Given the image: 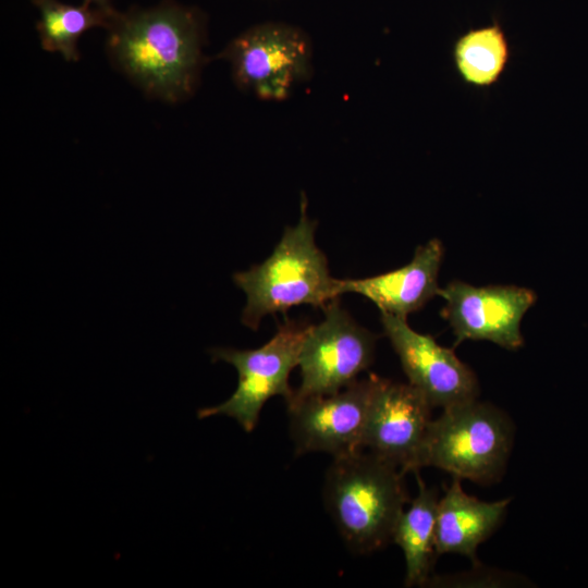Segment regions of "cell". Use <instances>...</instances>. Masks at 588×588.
Wrapping results in <instances>:
<instances>
[{
  "mask_svg": "<svg viewBox=\"0 0 588 588\" xmlns=\"http://www.w3.org/2000/svg\"><path fill=\"white\" fill-rule=\"evenodd\" d=\"M462 479L453 481L439 499L436 525V548L438 555L461 554L474 564L478 547L489 539L501 526L511 498L493 502L481 501L467 494Z\"/></svg>",
  "mask_w": 588,
  "mask_h": 588,
  "instance_id": "4fadbf2b",
  "label": "cell"
},
{
  "mask_svg": "<svg viewBox=\"0 0 588 588\" xmlns=\"http://www.w3.org/2000/svg\"><path fill=\"white\" fill-rule=\"evenodd\" d=\"M442 242L432 238L416 248L409 264L364 279L339 280V294L357 293L371 301L380 313L407 318L438 295V275L443 260Z\"/></svg>",
  "mask_w": 588,
  "mask_h": 588,
  "instance_id": "7c38bea8",
  "label": "cell"
},
{
  "mask_svg": "<svg viewBox=\"0 0 588 588\" xmlns=\"http://www.w3.org/2000/svg\"><path fill=\"white\" fill-rule=\"evenodd\" d=\"M453 54L463 81L483 88L497 83L504 72L510 58V46L500 24L494 22L460 36Z\"/></svg>",
  "mask_w": 588,
  "mask_h": 588,
  "instance_id": "2e32d148",
  "label": "cell"
},
{
  "mask_svg": "<svg viewBox=\"0 0 588 588\" xmlns=\"http://www.w3.org/2000/svg\"><path fill=\"white\" fill-rule=\"evenodd\" d=\"M380 320L408 383L417 388L432 407L445 408L478 399L477 377L453 348L441 346L429 334L416 332L405 318L381 313Z\"/></svg>",
  "mask_w": 588,
  "mask_h": 588,
  "instance_id": "8fae6325",
  "label": "cell"
},
{
  "mask_svg": "<svg viewBox=\"0 0 588 588\" xmlns=\"http://www.w3.org/2000/svg\"><path fill=\"white\" fill-rule=\"evenodd\" d=\"M234 77L265 99H283L309 74L310 46L304 34L281 24H264L226 48Z\"/></svg>",
  "mask_w": 588,
  "mask_h": 588,
  "instance_id": "ba28073f",
  "label": "cell"
},
{
  "mask_svg": "<svg viewBox=\"0 0 588 588\" xmlns=\"http://www.w3.org/2000/svg\"><path fill=\"white\" fill-rule=\"evenodd\" d=\"M108 29L111 59L145 93L172 102L193 90L200 60L195 12L172 3L117 12Z\"/></svg>",
  "mask_w": 588,
  "mask_h": 588,
  "instance_id": "6da1fadb",
  "label": "cell"
},
{
  "mask_svg": "<svg viewBox=\"0 0 588 588\" xmlns=\"http://www.w3.org/2000/svg\"><path fill=\"white\" fill-rule=\"evenodd\" d=\"M310 327L306 321L286 319L270 341L258 348H211L212 362H225L236 369L237 387L223 403L200 408L198 418L224 415L235 419L246 432H252L269 399L280 395L287 404L294 395L289 377L298 366Z\"/></svg>",
  "mask_w": 588,
  "mask_h": 588,
  "instance_id": "5b68a950",
  "label": "cell"
},
{
  "mask_svg": "<svg viewBox=\"0 0 588 588\" xmlns=\"http://www.w3.org/2000/svg\"><path fill=\"white\" fill-rule=\"evenodd\" d=\"M306 207L303 195L297 224L285 228L272 254L232 277L246 295L241 321L254 331L265 316L284 314L301 305L323 309L341 296L339 279L330 274L328 259L315 243L317 223L307 216Z\"/></svg>",
  "mask_w": 588,
  "mask_h": 588,
  "instance_id": "7a4b0ae2",
  "label": "cell"
},
{
  "mask_svg": "<svg viewBox=\"0 0 588 588\" xmlns=\"http://www.w3.org/2000/svg\"><path fill=\"white\" fill-rule=\"evenodd\" d=\"M432 408L414 385L376 376L364 450L393 464L403 474L419 471Z\"/></svg>",
  "mask_w": 588,
  "mask_h": 588,
  "instance_id": "9c48e42d",
  "label": "cell"
},
{
  "mask_svg": "<svg viewBox=\"0 0 588 588\" xmlns=\"http://www.w3.org/2000/svg\"><path fill=\"white\" fill-rule=\"evenodd\" d=\"M375 380L376 375H369L336 393L286 404L295 454L323 452L335 458L364 451Z\"/></svg>",
  "mask_w": 588,
  "mask_h": 588,
  "instance_id": "52a82bcc",
  "label": "cell"
},
{
  "mask_svg": "<svg viewBox=\"0 0 588 588\" xmlns=\"http://www.w3.org/2000/svg\"><path fill=\"white\" fill-rule=\"evenodd\" d=\"M438 295L446 302L441 316L453 329L455 344L490 341L510 351L524 345L520 321L537 299L534 291L515 285L477 287L453 281L439 289Z\"/></svg>",
  "mask_w": 588,
  "mask_h": 588,
  "instance_id": "30bf717a",
  "label": "cell"
},
{
  "mask_svg": "<svg viewBox=\"0 0 588 588\" xmlns=\"http://www.w3.org/2000/svg\"><path fill=\"white\" fill-rule=\"evenodd\" d=\"M404 476L396 466L365 450L333 458L326 474L323 501L351 551L366 554L392 541L395 524L411 501Z\"/></svg>",
  "mask_w": 588,
  "mask_h": 588,
  "instance_id": "3957f363",
  "label": "cell"
},
{
  "mask_svg": "<svg viewBox=\"0 0 588 588\" xmlns=\"http://www.w3.org/2000/svg\"><path fill=\"white\" fill-rule=\"evenodd\" d=\"M322 310L324 319L311 324L304 341L298 359L301 384L289 403L336 393L373 362L377 335L360 327L339 298Z\"/></svg>",
  "mask_w": 588,
  "mask_h": 588,
  "instance_id": "8992f818",
  "label": "cell"
},
{
  "mask_svg": "<svg viewBox=\"0 0 588 588\" xmlns=\"http://www.w3.org/2000/svg\"><path fill=\"white\" fill-rule=\"evenodd\" d=\"M514 440L507 414L478 399L443 408L432 419L420 466H432L460 479L490 483L505 469Z\"/></svg>",
  "mask_w": 588,
  "mask_h": 588,
  "instance_id": "277c9868",
  "label": "cell"
},
{
  "mask_svg": "<svg viewBox=\"0 0 588 588\" xmlns=\"http://www.w3.org/2000/svg\"><path fill=\"white\" fill-rule=\"evenodd\" d=\"M418 493L400 515L392 541L403 551L405 559V586H425L432 578L431 572L438 556L436 525L439 492L428 487L418 471Z\"/></svg>",
  "mask_w": 588,
  "mask_h": 588,
  "instance_id": "5bb4252c",
  "label": "cell"
},
{
  "mask_svg": "<svg viewBox=\"0 0 588 588\" xmlns=\"http://www.w3.org/2000/svg\"><path fill=\"white\" fill-rule=\"evenodd\" d=\"M83 3L89 4L91 7L112 12L114 11L110 4V0H84Z\"/></svg>",
  "mask_w": 588,
  "mask_h": 588,
  "instance_id": "e0dca14e",
  "label": "cell"
},
{
  "mask_svg": "<svg viewBox=\"0 0 588 588\" xmlns=\"http://www.w3.org/2000/svg\"><path fill=\"white\" fill-rule=\"evenodd\" d=\"M39 11L37 30L41 46L59 52L68 61L79 58L77 41L93 27L109 28L115 11L108 12L89 4L71 5L59 0H33Z\"/></svg>",
  "mask_w": 588,
  "mask_h": 588,
  "instance_id": "9a60e30c",
  "label": "cell"
}]
</instances>
